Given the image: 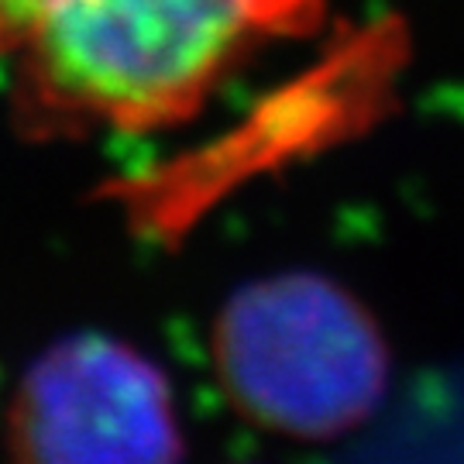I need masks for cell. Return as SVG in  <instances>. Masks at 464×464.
<instances>
[{
	"mask_svg": "<svg viewBox=\"0 0 464 464\" xmlns=\"http://www.w3.org/2000/svg\"><path fill=\"white\" fill-rule=\"evenodd\" d=\"M320 0H59L24 45L49 107L124 131L176 124L255 42L303 32Z\"/></svg>",
	"mask_w": 464,
	"mask_h": 464,
	"instance_id": "6da1fadb",
	"label": "cell"
},
{
	"mask_svg": "<svg viewBox=\"0 0 464 464\" xmlns=\"http://www.w3.org/2000/svg\"><path fill=\"white\" fill-rule=\"evenodd\" d=\"M214 362L237 413L299 440L354 430L389 385L379 324L314 272H282L237 289L217 316Z\"/></svg>",
	"mask_w": 464,
	"mask_h": 464,
	"instance_id": "7a4b0ae2",
	"label": "cell"
},
{
	"mask_svg": "<svg viewBox=\"0 0 464 464\" xmlns=\"http://www.w3.org/2000/svg\"><path fill=\"white\" fill-rule=\"evenodd\" d=\"M14 464H179L169 382L134 348L80 334L34 362L11 399Z\"/></svg>",
	"mask_w": 464,
	"mask_h": 464,
	"instance_id": "3957f363",
	"label": "cell"
},
{
	"mask_svg": "<svg viewBox=\"0 0 464 464\" xmlns=\"http://www.w3.org/2000/svg\"><path fill=\"white\" fill-rule=\"evenodd\" d=\"M59 0H0V52L24 49Z\"/></svg>",
	"mask_w": 464,
	"mask_h": 464,
	"instance_id": "277c9868",
	"label": "cell"
}]
</instances>
